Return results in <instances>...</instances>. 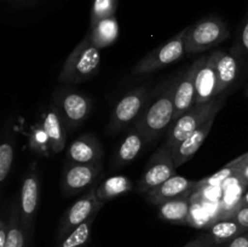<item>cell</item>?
<instances>
[{"label": "cell", "instance_id": "1f68e13d", "mask_svg": "<svg viewBox=\"0 0 248 247\" xmlns=\"http://www.w3.org/2000/svg\"><path fill=\"white\" fill-rule=\"evenodd\" d=\"M207 241H208L207 234H206V232H203V234L199 235V236H196L195 239H193L191 241H189L186 245H184L183 247H202Z\"/></svg>", "mask_w": 248, "mask_h": 247}, {"label": "cell", "instance_id": "6da1fadb", "mask_svg": "<svg viewBox=\"0 0 248 247\" xmlns=\"http://www.w3.org/2000/svg\"><path fill=\"white\" fill-rule=\"evenodd\" d=\"M101 65V51L92 43L89 33L65 58L58 82L63 85H75L97 74Z\"/></svg>", "mask_w": 248, "mask_h": 247}, {"label": "cell", "instance_id": "83f0119b", "mask_svg": "<svg viewBox=\"0 0 248 247\" xmlns=\"http://www.w3.org/2000/svg\"><path fill=\"white\" fill-rule=\"evenodd\" d=\"M116 10V0H94L91 14V23L103 18L114 17Z\"/></svg>", "mask_w": 248, "mask_h": 247}, {"label": "cell", "instance_id": "8d00e7d4", "mask_svg": "<svg viewBox=\"0 0 248 247\" xmlns=\"http://www.w3.org/2000/svg\"><path fill=\"white\" fill-rule=\"evenodd\" d=\"M202 247H220V246H218V245H215V244H212V242L210 241V239H208V241L206 242V244L203 245Z\"/></svg>", "mask_w": 248, "mask_h": 247}, {"label": "cell", "instance_id": "74e56055", "mask_svg": "<svg viewBox=\"0 0 248 247\" xmlns=\"http://www.w3.org/2000/svg\"><path fill=\"white\" fill-rule=\"evenodd\" d=\"M244 93H245V96L248 97V84L246 85V87H245V90H244Z\"/></svg>", "mask_w": 248, "mask_h": 247}, {"label": "cell", "instance_id": "52a82bcc", "mask_svg": "<svg viewBox=\"0 0 248 247\" xmlns=\"http://www.w3.org/2000/svg\"><path fill=\"white\" fill-rule=\"evenodd\" d=\"M148 96H149V91L144 86L138 87L125 94L118 102L111 113L107 132L109 135H114L132 124L133 121H137L144 109L147 108L145 103H147Z\"/></svg>", "mask_w": 248, "mask_h": 247}, {"label": "cell", "instance_id": "277c9868", "mask_svg": "<svg viewBox=\"0 0 248 247\" xmlns=\"http://www.w3.org/2000/svg\"><path fill=\"white\" fill-rule=\"evenodd\" d=\"M229 36L227 24L215 17L201 19L186 28L184 36L186 53H200L219 45Z\"/></svg>", "mask_w": 248, "mask_h": 247}, {"label": "cell", "instance_id": "4dcf8cb0", "mask_svg": "<svg viewBox=\"0 0 248 247\" xmlns=\"http://www.w3.org/2000/svg\"><path fill=\"white\" fill-rule=\"evenodd\" d=\"M224 247H248V230L225 245Z\"/></svg>", "mask_w": 248, "mask_h": 247}, {"label": "cell", "instance_id": "836d02e7", "mask_svg": "<svg viewBox=\"0 0 248 247\" xmlns=\"http://www.w3.org/2000/svg\"><path fill=\"white\" fill-rule=\"evenodd\" d=\"M246 164H248V152L246 153V154L241 155V156L236 157L235 160L230 161L229 164H227V166L232 167V169H237V167L244 166V165H246Z\"/></svg>", "mask_w": 248, "mask_h": 247}, {"label": "cell", "instance_id": "8992f818", "mask_svg": "<svg viewBox=\"0 0 248 247\" xmlns=\"http://www.w3.org/2000/svg\"><path fill=\"white\" fill-rule=\"evenodd\" d=\"M186 28L179 31L178 34L170 39L167 43L162 44L159 47L150 51L147 56L142 58L137 64L133 67V75H144L149 73L159 70L171 63L176 62L182 58L186 53V46H184V36H186Z\"/></svg>", "mask_w": 248, "mask_h": 247}, {"label": "cell", "instance_id": "7a4b0ae2", "mask_svg": "<svg viewBox=\"0 0 248 247\" xmlns=\"http://www.w3.org/2000/svg\"><path fill=\"white\" fill-rule=\"evenodd\" d=\"M176 85L167 86L162 93L144 109L142 115L136 121L135 127L144 136L147 143L156 139L166 128L173 125Z\"/></svg>", "mask_w": 248, "mask_h": 247}, {"label": "cell", "instance_id": "e575fe53", "mask_svg": "<svg viewBox=\"0 0 248 247\" xmlns=\"http://www.w3.org/2000/svg\"><path fill=\"white\" fill-rule=\"evenodd\" d=\"M241 46L245 51L248 53V17L244 24V28H242L241 33Z\"/></svg>", "mask_w": 248, "mask_h": 247}, {"label": "cell", "instance_id": "d6a6232c", "mask_svg": "<svg viewBox=\"0 0 248 247\" xmlns=\"http://www.w3.org/2000/svg\"><path fill=\"white\" fill-rule=\"evenodd\" d=\"M236 177H239V179L244 183L245 186H248V164L237 167Z\"/></svg>", "mask_w": 248, "mask_h": 247}, {"label": "cell", "instance_id": "ffe728a7", "mask_svg": "<svg viewBox=\"0 0 248 247\" xmlns=\"http://www.w3.org/2000/svg\"><path fill=\"white\" fill-rule=\"evenodd\" d=\"M145 138L138 128H133L123 140L116 149L113 159L114 167H121L126 164H130L132 160L140 155L144 145Z\"/></svg>", "mask_w": 248, "mask_h": 247}, {"label": "cell", "instance_id": "d4e9b609", "mask_svg": "<svg viewBox=\"0 0 248 247\" xmlns=\"http://www.w3.org/2000/svg\"><path fill=\"white\" fill-rule=\"evenodd\" d=\"M96 217L90 218L81 225L75 228L70 234H68L64 239L57 241L55 247H87L91 240L92 225H93Z\"/></svg>", "mask_w": 248, "mask_h": 247}, {"label": "cell", "instance_id": "d6986e66", "mask_svg": "<svg viewBox=\"0 0 248 247\" xmlns=\"http://www.w3.org/2000/svg\"><path fill=\"white\" fill-rule=\"evenodd\" d=\"M217 77H218V96L225 93L229 87L236 81L239 77V61L232 53H227L224 51H217Z\"/></svg>", "mask_w": 248, "mask_h": 247}, {"label": "cell", "instance_id": "ba28073f", "mask_svg": "<svg viewBox=\"0 0 248 247\" xmlns=\"http://www.w3.org/2000/svg\"><path fill=\"white\" fill-rule=\"evenodd\" d=\"M53 106L57 108L68 128H77L89 118L92 103L80 92L60 90L53 94Z\"/></svg>", "mask_w": 248, "mask_h": 247}, {"label": "cell", "instance_id": "9c48e42d", "mask_svg": "<svg viewBox=\"0 0 248 247\" xmlns=\"http://www.w3.org/2000/svg\"><path fill=\"white\" fill-rule=\"evenodd\" d=\"M176 165L171 150L160 147L155 154L148 160L144 172L137 183V190L140 193H148L166 182L176 174Z\"/></svg>", "mask_w": 248, "mask_h": 247}, {"label": "cell", "instance_id": "f546056e", "mask_svg": "<svg viewBox=\"0 0 248 247\" xmlns=\"http://www.w3.org/2000/svg\"><path fill=\"white\" fill-rule=\"evenodd\" d=\"M234 219H236L237 222L241 225H244L245 228L248 229V206L247 207H239L234 212V215L232 216Z\"/></svg>", "mask_w": 248, "mask_h": 247}, {"label": "cell", "instance_id": "30bf717a", "mask_svg": "<svg viewBox=\"0 0 248 247\" xmlns=\"http://www.w3.org/2000/svg\"><path fill=\"white\" fill-rule=\"evenodd\" d=\"M39 198H40V178H39V172L35 169V165H33L24 176L18 201L22 225L29 239H31V235H33Z\"/></svg>", "mask_w": 248, "mask_h": 247}, {"label": "cell", "instance_id": "8fae6325", "mask_svg": "<svg viewBox=\"0 0 248 247\" xmlns=\"http://www.w3.org/2000/svg\"><path fill=\"white\" fill-rule=\"evenodd\" d=\"M99 172L101 165L68 162L63 172L62 193L65 196H74L81 191L90 190L93 188Z\"/></svg>", "mask_w": 248, "mask_h": 247}, {"label": "cell", "instance_id": "3957f363", "mask_svg": "<svg viewBox=\"0 0 248 247\" xmlns=\"http://www.w3.org/2000/svg\"><path fill=\"white\" fill-rule=\"evenodd\" d=\"M224 94H220L217 98L202 104H195L186 113H184L178 120L171 126L167 139L162 147L169 150H173L179 143L183 142L186 137L195 132L196 130L205 125L210 119L217 116L220 109L224 107Z\"/></svg>", "mask_w": 248, "mask_h": 247}, {"label": "cell", "instance_id": "2e32d148", "mask_svg": "<svg viewBox=\"0 0 248 247\" xmlns=\"http://www.w3.org/2000/svg\"><path fill=\"white\" fill-rule=\"evenodd\" d=\"M215 119L216 116L210 119L205 125L201 126V127L199 128V130H196L194 133H191L189 137H186L183 142L179 143V144L172 150V156H173V161L177 169H178L179 166H182L183 164H186V161H189V160L198 153V150L200 149L201 145L203 144V142H205L206 138H207L208 133L212 130L213 124H215Z\"/></svg>", "mask_w": 248, "mask_h": 247}, {"label": "cell", "instance_id": "5bb4252c", "mask_svg": "<svg viewBox=\"0 0 248 247\" xmlns=\"http://www.w3.org/2000/svg\"><path fill=\"white\" fill-rule=\"evenodd\" d=\"M103 148L97 137L92 133H85L73 140L67 152L68 162L75 164L101 165Z\"/></svg>", "mask_w": 248, "mask_h": 247}, {"label": "cell", "instance_id": "d590c367", "mask_svg": "<svg viewBox=\"0 0 248 247\" xmlns=\"http://www.w3.org/2000/svg\"><path fill=\"white\" fill-rule=\"evenodd\" d=\"M247 206H248V190L244 194V196H242L239 203V207H247Z\"/></svg>", "mask_w": 248, "mask_h": 247}, {"label": "cell", "instance_id": "44dd1931", "mask_svg": "<svg viewBox=\"0 0 248 247\" xmlns=\"http://www.w3.org/2000/svg\"><path fill=\"white\" fill-rule=\"evenodd\" d=\"M89 35L94 46L101 48L113 45L119 36V24L115 16L90 23Z\"/></svg>", "mask_w": 248, "mask_h": 247}, {"label": "cell", "instance_id": "cb8c5ba5", "mask_svg": "<svg viewBox=\"0 0 248 247\" xmlns=\"http://www.w3.org/2000/svg\"><path fill=\"white\" fill-rule=\"evenodd\" d=\"M133 189V184L128 177L113 176L107 178L103 183L96 188L97 196L104 203L111 199L120 196L123 194L130 193Z\"/></svg>", "mask_w": 248, "mask_h": 247}, {"label": "cell", "instance_id": "4fadbf2b", "mask_svg": "<svg viewBox=\"0 0 248 247\" xmlns=\"http://www.w3.org/2000/svg\"><path fill=\"white\" fill-rule=\"evenodd\" d=\"M196 185H198V181H190L186 177L174 174L166 182L145 193V195L150 203L160 206L161 203L173 200L176 198L189 196L191 193L196 191Z\"/></svg>", "mask_w": 248, "mask_h": 247}, {"label": "cell", "instance_id": "484cf974", "mask_svg": "<svg viewBox=\"0 0 248 247\" xmlns=\"http://www.w3.org/2000/svg\"><path fill=\"white\" fill-rule=\"evenodd\" d=\"M14 154V139L9 136V138L2 140L1 145H0V182L1 183L6 181L11 172Z\"/></svg>", "mask_w": 248, "mask_h": 247}, {"label": "cell", "instance_id": "9a60e30c", "mask_svg": "<svg viewBox=\"0 0 248 247\" xmlns=\"http://www.w3.org/2000/svg\"><path fill=\"white\" fill-rule=\"evenodd\" d=\"M216 62H217V51L207 56V60L196 75L195 104L207 103L218 97V77Z\"/></svg>", "mask_w": 248, "mask_h": 247}, {"label": "cell", "instance_id": "7c38bea8", "mask_svg": "<svg viewBox=\"0 0 248 247\" xmlns=\"http://www.w3.org/2000/svg\"><path fill=\"white\" fill-rule=\"evenodd\" d=\"M206 60H207V56L198 58L184 73L181 80L177 82L176 90H174V121L178 120L191 107L195 106L196 75Z\"/></svg>", "mask_w": 248, "mask_h": 247}, {"label": "cell", "instance_id": "4316f807", "mask_svg": "<svg viewBox=\"0 0 248 247\" xmlns=\"http://www.w3.org/2000/svg\"><path fill=\"white\" fill-rule=\"evenodd\" d=\"M236 177V169H232L225 165L222 170L216 172L212 176H208L206 178L198 181V185H196V190L202 188H212V186H219L224 184L225 182L229 181L230 178H235Z\"/></svg>", "mask_w": 248, "mask_h": 247}, {"label": "cell", "instance_id": "f1b7e54d", "mask_svg": "<svg viewBox=\"0 0 248 247\" xmlns=\"http://www.w3.org/2000/svg\"><path fill=\"white\" fill-rule=\"evenodd\" d=\"M31 145L33 149L38 150V152H45V150H47L48 148L51 149L50 142H48L47 139V136H46L45 131H44L43 126L41 125H39L38 127L34 130L33 136H31Z\"/></svg>", "mask_w": 248, "mask_h": 247}, {"label": "cell", "instance_id": "7402d4cb", "mask_svg": "<svg viewBox=\"0 0 248 247\" xmlns=\"http://www.w3.org/2000/svg\"><path fill=\"white\" fill-rule=\"evenodd\" d=\"M159 217L172 224H189L190 218V201L189 196H181L166 201L159 206Z\"/></svg>", "mask_w": 248, "mask_h": 247}, {"label": "cell", "instance_id": "e0dca14e", "mask_svg": "<svg viewBox=\"0 0 248 247\" xmlns=\"http://www.w3.org/2000/svg\"><path fill=\"white\" fill-rule=\"evenodd\" d=\"M41 126L45 131L53 153H61L65 148V124L55 106L50 107L41 119Z\"/></svg>", "mask_w": 248, "mask_h": 247}, {"label": "cell", "instance_id": "ac0fdd59", "mask_svg": "<svg viewBox=\"0 0 248 247\" xmlns=\"http://www.w3.org/2000/svg\"><path fill=\"white\" fill-rule=\"evenodd\" d=\"M247 228L240 224L236 219L232 217H222L213 220L207 228L208 239L212 244L224 247L237 236L247 232Z\"/></svg>", "mask_w": 248, "mask_h": 247}, {"label": "cell", "instance_id": "5b68a950", "mask_svg": "<svg viewBox=\"0 0 248 247\" xmlns=\"http://www.w3.org/2000/svg\"><path fill=\"white\" fill-rule=\"evenodd\" d=\"M97 186H93L87 190L78 201H75L69 208L64 212L58 224L56 241H61L68 234L73 232L75 228L81 225L90 218L97 217L99 210L104 206L103 201H101L96 193Z\"/></svg>", "mask_w": 248, "mask_h": 247}, {"label": "cell", "instance_id": "603a6c76", "mask_svg": "<svg viewBox=\"0 0 248 247\" xmlns=\"http://www.w3.org/2000/svg\"><path fill=\"white\" fill-rule=\"evenodd\" d=\"M9 232L5 247H27L29 245L31 239L27 235L21 220V213H19V202L12 205L9 215Z\"/></svg>", "mask_w": 248, "mask_h": 247}]
</instances>
